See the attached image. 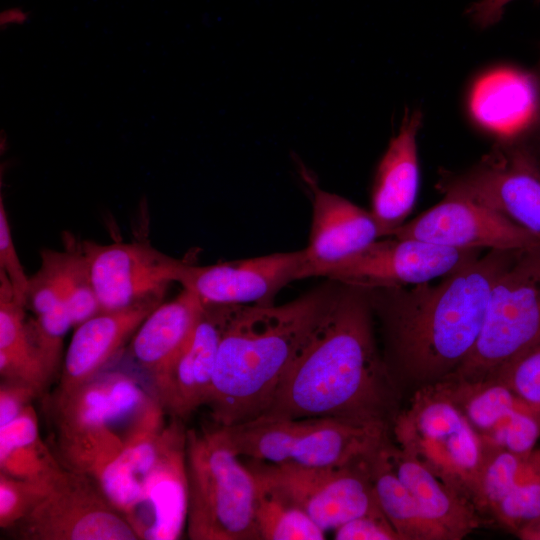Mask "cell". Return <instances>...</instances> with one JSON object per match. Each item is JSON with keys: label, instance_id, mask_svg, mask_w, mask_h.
<instances>
[{"label": "cell", "instance_id": "obj_1", "mask_svg": "<svg viewBox=\"0 0 540 540\" xmlns=\"http://www.w3.org/2000/svg\"><path fill=\"white\" fill-rule=\"evenodd\" d=\"M403 401L377 344L367 288L341 283L328 315L256 419L324 417L391 430Z\"/></svg>", "mask_w": 540, "mask_h": 540}, {"label": "cell", "instance_id": "obj_2", "mask_svg": "<svg viewBox=\"0 0 540 540\" xmlns=\"http://www.w3.org/2000/svg\"><path fill=\"white\" fill-rule=\"evenodd\" d=\"M517 250H487L437 284L367 288L384 362L404 398L443 380L468 358L491 291Z\"/></svg>", "mask_w": 540, "mask_h": 540}, {"label": "cell", "instance_id": "obj_3", "mask_svg": "<svg viewBox=\"0 0 540 540\" xmlns=\"http://www.w3.org/2000/svg\"><path fill=\"white\" fill-rule=\"evenodd\" d=\"M341 283L328 281L281 305L236 306L223 333L207 406L219 426L259 417L331 310Z\"/></svg>", "mask_w": 540, "mask_h": 540}, {"label": "cell", "instance_id": "obj_4", "mask_svg": "<svg viewBox=\"0 0 540 540\" xmlns=\"http://www.w3.org/2000/svg\"><path fill=\"white\" fill-rule=\"evenodd\" d=\"M134 375L102 369L54 403L57 445L67 469L95 478L114 460L155 401Z\"/></svg>", "mask_w": 540, "mask_h": 540}, {"label": "cell", "instance_id": "obj_5", "mask_svg": "<svg viewBox=\"0 0 540 540\" xmlns=\"http://www.w3.org/2000/svg\"><path fill=\"white\" fill-rule=\"evenodd\" d=\"M222 426L187 430V534L192 540H260L257 484Z\"/></svg>", "mask_w": 540, "mask_h": 540}, {"label": "cell", "instance_id": "obj_6", "mask_svg": "<svg viewBox=\"0 0 540 540\" xmlns=\"http://www.w3.org/2000/svg\"><path fill=\"white\" fill-rule=\"evenodd\" d=\"M222 428L240 456L307 467L342 466L364 460L392 440L387 428L324 417L254 419Z\"/></svg>", "mask_w": 540, "mask_h": 540}, {"label": "cell", "instance_id": "obj_7", "mask_svg": "<svg viewBox=\"0 0 540 540\" xmlns=\"http://www.w3.org/2000/svg\"><path fill=\"white\" fill-rule=\"evenodd\" d=\"M407 400L393 422V441L474 504L484 458L481 437L438 383Z\"/></svg>", "mask_w": 540, "mask_h": 540}, {"label": "cell", "instance_id": "obj_8", "mask_svg": "<svg viewBox=\"0 0 540 540\" xmlns=\"http://www.w3.org/2000/svg\"><path fill=\"white\" fill-rule=\"evenodd\" d=\"M538 344L540 243L517 250L491 291L475 347L449 376L465 381L494 378L500 369Z\"/></svg>", "mask_w": 540, "mask_h": 540}, {"label": "cell", "instance_id": "obj_9", "mask_svg": "<svg viewBox=\"0 0 540 540\" xmlns=\"http://www.w3.org/2000/svg\"><path fill=\"white\" fill-rule=\"evenodd\" d=\"M370 457L330 467L253 459L247 466L258 483L296 504L326 532L362 515H384L374 489Z\"/></svg>", "mask_w": 540, "mask_h": 540}, {"label": "cell", "instance_id": "obj_10", "mask_svg": "<svg viewBox=\"0 0 540 540\" xmlns=\"http://www.w3.org/2000/svg\"><path fill=\"white\" fill-rule=\"evenodd\" d=\"M436 188L491 208L540 240V167L513 138H498L479 161L444 171Z\"/></svg>", "mask_w": 540, "mask_h": 540}, {"label": "cell", "instance_id": "obj_11", "mask_svg": "<svg viewBox=\"0 0 540 540\" xmlns=\"http://www.w3.org/2000/svg\"><path fill=\"white\" fill-rule=\"evenodd\" d=\"M10 530L25 540H137L97 481L62 469L36 506Z\"/></svg>", "mask_w": 540, "mask_h": 540}, {"label": "cell", "instance_id": "obj_12", "mask_svg": "<svg viewBox=\"0 0 540 540\" xmlns=\"http://www.w3.org/2000/svg\"><path fill=\"white\" fill-rule=\"evenodd\" d=\"M483 251L387 236L323 268L317 276L364 288L409 287L442 278L476 260Z\"/></svg>", "mask_w": 540, "mask_h": 540}, {"label": "cell", "instance_id": "obj_13", "mask_svg": "<svg viewBox=\"0 0 540 540\" xmlns=\"http://www.w3.org/2000/svg\"><path fill=\"white\" fill-rule=\"evenodd\" d=\"M80 246L101 312L162 300L185 262L146 242L99 244L85 240Z\"/></svg>", "mask_w": 540, "mask_h": 540}, {"label": "cell", "instance_id": "obj_14", "mask_svg": "<svg viewBox=\"0 0 540 540\" xmlns=\"http://www.w3.org/2000/svg\"><path fill=\"white\" fill-rule=\"evenodd\" d=\"M304 249L213 265L184 262L176 282L204 306L269 305L291 281L301 279Z\"/></svg>", "mask_w": 540, "mask_h": 540}, {"label": "cell", "instance_id": "obj_15", "mask_svg": "<svg viewBox=\"0 0 540 540\" xmlns=\"http://www.w3.org/2000/svg\"><path fill=\"white\" fill-rule=\"evenodd\" d=\"M391 236L458 249L515 250L540 243L534 235L486 206L443 194V199Z\"/></svg>", "mask_w": 540, "mask_h": 540}, {"label": "cell", "instance_id": "obj_16", "mask_svg": "<svg viewBox=\"0 0 540 540\" xmlns=\"http://www.w3.org/2000/svg\"><path fill=\"white\" fill-rule=\"evenodd\" d=\"M186 434L178 418L162 430L157 460L145 479L141 501L129 520L139 539L175 540L186 527Z\"/></svg>", "mask_w": 540, "mask_h": 540}, {"label": "cell", "instance_id": "obj_17", "mask_svg": "<svg viewBox=\"0 0 540 540\" xmlns=\"http://www.w3.org/2000/svg\"><path fill=\"white\" fill-rule=\"evenodd\" d=\"M236 306H204L189 341L152 393L165 412L178 419L187 418L211 393L216 357L223 333Z\"/></svg>", "mask_w": 540, "mask_h": 540}, {"label": "cell", "instance_id": "obj_18", "mask_svg": "<svg viewBox=\"0 0 540 540\" xmlns=\"http://www.w3.org/2000/svg\"><path fill=\"white\" fill-rule=\"evenodd\" d=\"M313 193V217L301 279L361 251L380 238L370 211L319 188L307 177Z\"/></svg>", "mask_w": 540, "mask_h": 540}, {"label": "cell", "instance_id": "obj_19", "mask_svg": "<svg viewBox=\"0 0 540 540\" xmlns=\"http://www.w3.org/2000/svg\"><path fill=\"white\" fill-rule=\"evenodd\" d=\"M423 114L406 111L398 133L390 140L375 172L370 213L380 238L391 236L407 220L419 189L417 135Z\"/></svg>", "mask_w": 540, "mask_h": 540}, {"label": "cell", "instance_id": "obj_20", "mask_svg": "<svg viewBox=\"0 0 540 540\" xmlns=\"http://www.w3.org/2000/svg\"><path fill=\"white\" fill-rule=\"evenodd\" d=\"M160 303L151 300L121 310L102 311L78 325L65 355L59 390H71L97 375Z\"/></svg>", "mask_w": 540, "mask_h": 540}, {"label": "cell", "instance_id": "obj_21", "mask_svg": "<svg viewBox=\"0 0 540 540\" xmlns=\"http://www.w3.org/2000/svg\"><path fill=\"white\" fill-rule=\"evenodd\" d=\"M204 305L183 290L153 309L133 334L126 354L145 374L151 388L164 376L192 336Z\"/></svg>", "mask_w": 540, "mask_h": 540}, {"label": "cell", "instance_id": "obj_22", "mask_svg": "<svg viewBox=\"0 0 540 540\" xmlns=\"http://www.w3.org/2000/svg\"><path fill=\"white\" fill-rule=\"evenodd\" d=\"M540 104V82L534 72L502 67L486 73L470 96L474 119L498 138L512 137L531 122Z\"/></svg>", "mask_w": 540, "mask_h": 540}, {"label": "cell", "instance_id": "obj_23", "mask_svg": "<svg viewBox=\"0 0 540 540\" xmlns=\"http://www.w3.org/2000/svg\"><path fill=\"white\" fill-rule=\"evenodd\" d=\"M388 454L400 480L446 540L463 539L485 523L470 500L450 488L393 440L388 445Z\"/></svg>", "mask_w": 540, "mask_h": 540}, {"label": "cell", "instance_id": "obj_24", "mask_svg": "<svg viewBox=\"0 0 540 540\" xmlns=\"http://www.w3.org/2000/svg\"><path fill=\"white\" fill-rule=\"evenodd\" d=\"M25 307L14 298L7 276L0 272V375L39 393L51 378L30 335Z\"/></svg>", "mask_w": 540, "mask_h": 540}, {"label": "cell", "instance_id": "obj_25", "mask_svg": "<svg viewBox=\"0 0 540 540\" xmlns=\"http://www.w3.org/2000/svg\"><path fill=\"white\" fill-rule=\"evenodd\" d=\"M390 442L369 458L375 493L384 515L402 540H446L398 477L388 454Z\"/></svg>", "mask_w": 540, "mask_h": 540}, {"label": "cell", "instance_id": "obj_26", "mask_svg": "<svg viewBox=\"0 0 540 540\" xmlns=\"http://www.w3.org/2000/svg\"><path fill=\"white\" fill-rule=\"evenodd\" d=\"M62 469L40 437L32 405L0 428V472L20 479L49 482Z\"/></svg>", "mask_w": 540, "mask_h": 540}, {"label": "cell", "instance_id": "obj_27", "mask_svg": "<svg viewBox=\"0 0 540 540\" xmlns=\"http://www.w3.org/2000/svg\"><path fill=\"white\" fill-rule=\"evenodd\" d=\"M437 383L481 438L523 402L495 377L465 381L448 376Z\"/></svg>", "mask_w": 540, "mask_h": 540}, {"label": "cell", "instance_id": "obj_28", "mask_svg": "<svg viewBox=\"0 0 540 540\" xmlns=\"http://www.w3.org/2000/svg\"><path fill=\"white\" fill-rule=\"evenodd\" d=\"M256 480V479H255ZM255 521L260 540H323L321 529L300 507L256 481Z\"/></svg>", "mask_w": 540, "mask_h": 540}, {"label": "cell", "instance_id": "obj_29", "mask_svg": "<svg viewBox=\"0 0 540 540\" xmlns=\"http://www.w3.org/2000/svg\"><path fill=\"white\" fill-rule=\"evenodd\" d=\"M540 518V448L528 453L516 484L492 510L489 521L518 535Z\"/></svg>", "mask_w": 540, "mask_h": 540}, {"label": "cell", "instance_id": "obj_30", "mask_svg": "<svg viewBox=\"0 0 540 540\" xmlns=\"http://www.w3.org/2000/svg\"><path fill=\"white\" fill-rule=\"evenodd\" d=\"M64 251H58L59 274L63 300L73 327L95 316L100 310L88 262L81 246H71L68 238Z\"/></svg>", "mask_w": 540, "mask_h": 540}, {"label": "cell", "instance_id": "obj_31", "mask_svg": "<svg viewBox=\"0 0 540 540\" xmlns=\"http://www.w3.org/2000/svg\"><path fill=\"white\" fill-rule=\"evenodd\" d=\"M27 325L40 358L52 377L59 367L64 337L73 327L68 308L62 302L50 311L27 320Z\"/></svg>", "mask_w": 540, "mask_h": 540}, {"label": "cell", "instance_id": "obj_32", "mask_svg": "<svg viewBox=\"0 0 540 540\" xmlns=\"http://www.w3.org/2000/svg\"><path fill=\"white\" fill-rule=\"evenodd\" d=\"M53 480L31 481L0 472V527L11 529L25 518L47 493Z\"/></svg>", "mask_w": 540, "mask_h": 540}, {"label": "cell", "instance_id": "obj_33", "mask_svg": "<svg viewBox=\"0 0 540 540\" xmlns=\"http://www.w3.org/2000/svg\"><path fill=\"white\" fill-rule=\"evenodd\" d=\"M64 302L59 274L58 251L45 249L41 252V266L29 277L24 306L34 315H40Z\"/></svg>", "mask_w": 540, "mask_h": 540}, {"label": "cell", "instance_id": "obj_34", "mask_svg": "<svg viewBox=\"0 0 540 540\" xmlns=\"http://www.w3.org/2000/svg\"><path fill=\"white\" fill-rule=\"evenodd\" d=\"M495 378L507 385L520 399L540 409V344L500 369Z\"/></svg>", "mask_w": 540, "mask_h": 540}, {"label": "cell", "instance_id": "obj_35", "mask_svg": "<svg viewBox=\"0 0 540 540\" xmlns=\"http://www.w3.org/2000/svg\"><path fill=\"white\" fill-rule=\"evenodd\" d=\"M0 272L7 276L15 300L24 306L29 277L25 274L18 257L2 198L0 199Z\"/></svg>", "mask_w": 540, "mask_h": 540}, {"label": "cell", "instance_id": "obj_36", "mask_svg": "<svg viewBox=\"0 0 540 540\" xmlns=\"http://www.w3.org/2000/svg\"><path fill=\"white\" fill-rule=\"evenodd\" d=\"M334 531L337 540H402L383 514L356 517Z\"/></svg>", "mask_w": 540, "mask_h": 540}, {"label": "cell", "instance_id": "obj_37", "mask_svg": "<svg viewBox=\"0 0 540 540\" xmlns=\"http://www.w3.org/2000/svg\"><path fill=\"white\" fill-rule=\"evenodd\" d=\"M39 392L32 386L1 380L0 385V428L16 419Z\"/></svg>", "mask_w": 540, "mask_h": 540}, {"label": "cell", "instance_id": "obj_38", "mask_svg": "<svg viewBox=\"0 0 540 540\" xmlns=\"http://www.w3.org/2000/svg\"><path fill=\"white\" fill-rule=\"evenodd\" d=\"M514 0H478L472 3L466 13L480 28H489L503 17L507 5Z\"/></svg>", "mask_w": 540, "mask_h": 540}, {"label": "cell", "instance_id": "obj_39", "mask_svg": "<svg viewBox=\"0 0 540 540\" xmlns=\"http://www.w3.org/2000/svg\"><path fill=\"white\" fill-rule=\"evenodd\" d=\"M512 137L540 167V104L527 127Z\"/></svg>", "mask_w": 540, "mask_h": 540}, {"label": "cell", "instance_id": "obj_40", "mask_svg": "<svg viewBox=\"0 0 540 540\" xmlns=\"http://www.w3.org/2000/svg\"><path fill=\"white\" fill-rule=\"evenodd\" d=\"M517 537L524 540H540V518L521 530Z\"/></svg>", "mask_w": 540, "mask_h": 540}, {"label": "cell", "instance_id": "obj_41", "mask_svg": "<svg viewBox=\"0 0 540 540\" xmlns=\"http://www.w3.org/2000/svg\"><path fill=\"white\" fill-rule=\"evenodd\" d=\"M26 13L21 9H10L6 10L1 15V22L4 24L7 23H22L26 20Z\"/></svg>", "mask_w": 540, "mask_h": 540}, {"label": "cell", "instance_id": "obj_42", "mask_svg": "<svg viewBox=\"0 0 540 540\" xmlns=\"http://www.w3.org/2000/svg\"><path fill=\"white\" fill-rule=\"evenodd\" d=\"M534 73L536 74V76H537V78L539 79V82H540V59H539V62L537 64V68L534 71Z\"/></svg>", "mask_w": 540, "mask_h": 540}]
</instances>
